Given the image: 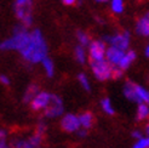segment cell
<instances>
[{
	"label": "cell",
	"mask_w": 149,
	"mask_h": 148,
	"mask_svg": "<svg viewBox=\"0 0 149 148\" xmlns=\"http://www.w3.org/2000/svg\"><path fill=\"white\" fill-rule=\"evenodd\" d=\"M78 79L80 81V84L83 85V87L85 89L86 91H90V84H88V81H87V78L85 74H79L78 75Z\"/></svg>",
	"instance_id": "obj_25"
},
{
	"label": "cell",
	"mask_w": 149,
	"mask_h": 148,
	"mask_svg": "<svg viewBox=\"0 0 149 148\" xmlns=\"http://www.w3.org/2000/svg\"><path fill=\"white\" fill-rule=\"evenodd\" d=\"M149 117V108L148 106L141 103L138 106V110H137V120H143L146 118Z\"/></svg>",
	"instance_id": "obj_16"
},
{
	"label": "cell",
	"mask_w": 149,
	"mask_h": 148,
	"mask_svg": "<svg viewBox=\"0 0 149 148\" xmlns=\"http://www.w3.org/2000/svg\"><path fill=\"white\" fill-rule=\"evenodd\" d=\"M45 131H46V125H45V123L40 121L38 125H36V129H35V132H34V134H36V135H39V136H42V137H44V135H45Z\"/></svg>",
	"instance_id": "obj_26"
},
{
	"label": "cell",
	"mask_w": 149,
	"mask_h": 148,
	"mask_svg": "<svg viewBox=\"0 0 149 148\" xmlns=\"http://www.w3.org/2000/svg\"><path fill=\"white\" fill-rule=\"evenodd\" d=\"M5 136H6V134H5V131H3V130H0V140H4V138H5Z\"/></svg>",
	"instance_id": "obj_33"
},
{
	"label": "cell",
	"mask_w": 149,
	"mask_h": 148,
	"mask_svg": "<svg viewBox=\"0 0 149 148\" xmlns=\"http://www.w3.org/2000/svg\"><path fill=\"white\" fill-rule=\"evenodd\" d=\"M136 31L138 34L142 35H149V12H147L143 17H141L137 22Z\"/></svg>",
	"instance_id": "obj_12"
},
{
	"label": "cell",
	"mask_w": 149,
	"mask_h": 148,
	"mask_svg": "<svg viewBox=\"0 0 149 148\" xmlns=\"http://www.w3.org/2000/svg\"><path fill=\"white\" fill-rule=\"evenodd\" d=\"M29 39H31V33H28L26 31V28H23V27L16 28L12 38L7 39V40H5V41H3L1 44H0V50H18V51H22L27 46V44L29 43Z\"/></svg>",
	"instance_id": "obj_2"
},
{
	"label": "cell",
	"mask_w": 149,
	"mask_h": 148,
	"mask_svg": "<svg viewBox=\"0 0 149 148\" xmlns=\"http://www.w3.org/2000/svg\"><path fill=\"white\" fill-rule=\"evenodd\" d=\"M75 57L79 63H84L86 57H85V51L83 49V46H77L75 47Z\"/></svg>",
	"instance_id": "obj_21"
},
{
	"label": "cell",
	"mask_w": 149,
	"mask_h": 148,
	"mask_svg": "<svg viewBox=\"0 0 149 148\" xmlns=\"http://www.w3.org/2000/svg\"><path fill=\"white\" fill-rule=\"evenodd\" d=\"M92 72L95 74V77L101 81L108 80L111 78V64L106 61V60H101V61H90Z\"/></svg>",
	"instance_id": "obj_4"
},
{
	"label": "cell",
	"mask_w": 149,
	"mask_h": 148,
	"mask_svg": "<svg viewBox=\"0 0 149 148\" xmlns=\"http://www.w3.org/2000/svg\"><path fill=\"white\" fill-rule=\"evenodd\" d=\"M0 81H1L3 84H5V85H9V84H10L9 78L5 77V75H0Z\"/></svg>",
	"instance_id": "obj_28"
},
{
	"label": "cell",
	"mask_w": 149,
	"mask_h": 148,
	"mask_svg": "<svg viewBox=\"0 0 149 148\" xmlns=\"http://www.w3.org/2000/svg\"><path fill=\"white\" fill-rule=\"evenodd\" d=\"M106 55H107V61L111 66H119L121 62V60L124 58V56H125V52L123 50H119L114 46H111L107 50Z\"/></svg>",
	"instance_id": "obj_10"
},
{
	"label": "cell",
	"mask_w": 149,
	"mask_h": 148,
	"mask_svg": "<svg viewBox=\"0 0 149 148\" xmlns=\"http://www.w3.org/2000/svg\"><path fill=\"white\" fill-rule=\"evenodd\" d=\"M96 1H100V3H104V1H108V0H96Z\"/></svg>",
	"instance_id": "obj_36"
},
{
	"label": "cell",
	"mask_w": 149,
	"mask_h": 148,
	"mask_svg": "<svg viewBox=\"0 0 149 148\" xmlns=\"http://www.w3.org/2000/svg\"><path fill=\"white\" fill-rule=\"evenodd\" d=\"M106 52V45L103 41H92L90 44V61L104 60Z\"/></svg>",
	"instance_id": "obj_7"
},
{
	"label": "cell",
	"mask_w": 149,
	"mask_h": 148,
	"mask_svg": "<svg viewBox=\"0 0 149 148\" xmlns=\"http://www.w3.org/2000/svg\"><path fill=\"white\" fill-rule=\"evenodd\" d=\"M15 11L17 17L26 27L32 23V0H16Z\"/></svg>",
	"instance_id": "obj_3"
},
{
	"label": "cell",
	"mask_w": 149,
	"mask_h": 148,
	"mask_svg": "<svg viewBox=\"0 0 149 148\" xmlns=\"http://www.w3.org/2000/svg\"><path fill=\"white\" fill-rule=\"evenodd\" d=\"M51 100V95L47 92H39L34 97V100L31 102V108L33 110H40L46 108L49 102Z\"/></svg>",
	"instance_id": "obj_9"
},
{
	"label": "cell",
	"mask_w": 149,
	"mask_h": 148,
	"mask_svg": "<svg viewBox=\"0 0 149 148\" xmlns=\"http://www.w3.org/2000/svg\"><path fill=\"white\" fill-rule=\"evenodd\" d=\"M124 95L126 96V98H129L130 101H133V102H142L141 97L138 96L137 91H136V84L132 83V81L127 80L126 84L124 86Z\"/></svg>",
	"instance_id": "obj_11"
},
{
	"label": "cell",
	"mask_w": 149,
	"mask_h": 148,
	"mask_svg": "<svg viewBox=\"0 0 149 148\" xmlns=\"http://www.w3.org/2000/svg\"><path fill=\"white\" fill-rule=\"evenodd\" d=\"M42 64H44V67H45V69H46L47 75L49 77L54 75V63H52V61L50 60V58H47V57L44 58V60H42Z\"/></svg>",
	"instance_id": "obj_19"
},
{
	"label": "cell",
	"mask_w": 149,
	"mask_h": 148,
	"mask_svg": "<svg viewBox=\"0 0 149 148\" xmlns=\"http://www.w3.org/2000/svg\"><path fill=\"white\" fill-rule=\"evenodd\" d=\"M21 54L24 60L32 62V63L40 62L46 57L47 45H46L45 40H44L39 29H35V31H33L31 33L29 43L27 44V46L21 51Z\"/></svg>",
	"instance_id": "obj_1"
},
{
	"label": "cell",
	"mask_w": 149,
	"mask_h": 148,
	"mask_svg": "<svg viewBox=\"0 0 149 148\" xmlns=\"http://www.w3.org/2000/svg\"><path fill=\"white\" fill-rule=\"evenodd\" d=\"M101 105H102V108H103V110H104L106 113H108V114H114V109H113V107H111V105H110L109 98H103L102 102H101Z\"/></svg>",
	"instance_id": "obj_22"
},
{
	"label": "cell",
	"mask_w": 149,
	"mask_h": 148,
	"mask_svg": "<svg viewBox=\"0 0 149 148\" xmlns=\"http://www.w3.org/2000/svg\"><path fill=\"white\" fill-rule=\"evenodd\" d=\"M133 148H149V137L148 138H141L139 141L133 146Z\"/></svg>",
	"instance_id": "obj_27"
},
{
	"label": "cell",
	"mask_w": 149,
	"mask_h": 148,
	"mask_svg": "<svg viewBox=\"0 0 149 148\" xmlns=\"http://www.w3.org/2000/svg\"><path fill=\"white\" fill-rule=\"evenodd\" d=\"M61 128L65 132H73L77 131L80 128V120L79 118L75 117L74 114H67L63 117V119L61 120Z\"/></svg>",
	"instance_id": "obj_8"
},
{
	"label": "cell",
	"mask_w": 149,
	"mask_h": 148,
	"mask_svg": "<svg viewBox=\"0 0 149 148\" xmlns=\"http://www.w3.org/2000/svg\"><path fill=\"white\" fill-rule=\"evenodd\" d=\"M38 94H39V86L38 85H35V84L29 85L28 89H27V91H26V94H24V96H23V101L26 103L32 102Z\"/></svg>",
	"instance_id": "obj_14"
},
{
	"label": "cell",
	"mask_w": 149,
	"mask_h": 148,
	"mask_svg": "<svg viewBox=\"0 0 149 148\" xmlns=\"http://www.w3.org/2000/svg\"><path fill=\"white\" fill-rule=\"evenodd\" d=\"M79 120H80V125L84 126V129H90L95 124V115L91 112H85L79 117Z\"/></svg>",
	"instance_id": "obj_13"
},
{
	"label": "cell",
	"mask_w": 149,
	"mask_h": 148,
	"mask_svg": "<svg viewBox=\"0 0 149 148\" xmlns=\"http://www.w3.org/2000/svg\"><path fill=\"white\" fill-rule=\"evenodd\" d=\"M111 10L116 13H120L124 10V3L123 0H111Z\"/></svg>",
	"instance_id": "obj_20"
},
{
	"label": "cell",
	"mask_w": 149,
	"mask_h": 148,
	"mask_svg": "<svg viewBox=\"0 0 149 148\" xmlns=\"http://www.w3.org/2000/svg\"><path fill=\"white\" fill-rule=\"evenodd\" d=\"M12 146H13V148H40V147H36V146L32 145L29 141H22V140L15 141Z\"/></svg>",
	"instance_id": "obj_18"
},
{
	"label": "cell",
	"mask_w": 149,
	"mask_h": 148,
	"mask_svg": "<svg viewBox=\"0 0 149 148\" xmlns=\"http://www.w3.org/2000/svg\"><path fill=\"white\" fill-rule=\"evenodd\" d=\"M135 58H136V52H135V51H129V52L125 54L124 58L121 60L120 64H119V67H120L123 71L126 69L133 61H135Z\"/></svg>",
	"instance_id": "obj_15"
},
{
	"label": "cell",
	"mask_w": 149,
	"mask_h": 148,
	"mask_svg": "<svg viewBox=\"0 0 149 148\" xmlns=\"http://www.w3.org/2000/svg\"><path fill=\"white\" fill-rule=\"evenodd\" d=\"M146 131H147V134H148V136H149V124L146 126Z\"/></svg>",
	"instance_id": "obj_34"
},
{
	"label": "cell",
	"mask_w": 149,
	"mask_h": 148,
	"mask_svg": "<svg viewBox=\"0 0 149 148\" xmlns=\"http://www.w3.org/2000/svg\"><path fill=\"white\" fill-rule=\"evenodd\" d=\"M0 148H9V146L5 143L4 140H0Z\"/></svg>",
	"instance_id": "obj_32"
},
{
	"label": "cell",
	"mask_w": 149,
	"mask_h": 148,
	"mask_svg": "<svg viewBox=\"0 0 149 148\" xmlns=\"http://www.w3.org/2000/svg\"><path fill=\"white\" fill-rule=\"evenodd\" d=\"M63 112V103L57 95H51V100L47 107L45 108V115L49 118H55L62 114Z\"/></svg>",
	"instance_id": "obj_5"
},
{
	"label": "cell",
	"mask_w": 149,
	"mask_h": 148,
	"mask_svg": "<svg viewBox=\"0 0 149 148\" xmlns=\"http://www.w3.org/2000/svg\"><path fill=\"white\" fill-rule=\"evenodd\" d=\"M132 136L133 137H136V138H142V134H141V132H138V131H135V132H133V134H132Z\"/></svg>",
	"instance_id": "obj_31"
},
{
	"label": "cell",
	"mask_w": 149,
	"mask_h": 148,
	"mask_svg": "<svg viewBox=\"0 0 149 148\" xmlns=\"http://www.w3.org/2000/svg\"><path fill=\"white\" fill-rule=\"evenodd\" d=\"M62 1H63L64 5H74L77 0H62Z\"/></svg>",
	"instance_id": "obj_29"
},
{
	"label": "cell",
	"mask_w": 149,
	"mask_h": 148,
	"mask_svg": "<svg viewBox=\"0 0 149 148\" xmlns=\"http://www.w3.org/2000/svg\"><path fill=\"white\" fill-rule=\"evenodd\" d=\"M78 134H79L80 137H84V136H86L87 131H86V130H78Z\"/></svg>",
	"instance_id": "obj_30"
},
{
	"label": "cell",
	"mask_w": 149,
	"mask_h": 148,
	"mask_svg": "<svg viewBox=\"0 0 149 148\" xmlns=\"http://www.w3.org/2000/svg\"><path fill=\"white\" fill-rule=\"evenodd\" d=\"M123 77V69L119 66H111V78L119 79Z\"/></svg>",
	"instance_id": "obj_24"
},
{
	"label": "cell",
	"mask_w": 149,
	"mask_h": 148,
	"mask_svg": "<svg viewBox=\"0 0 149 148\" xmlns=\"http://www.w3.org/2000/svg\"><path fill=\"white\" fill-rule=\"evenodd\" d=\"M77 36H78V40H79V43H80L83 46H86L87 44L90 43V38H88V35H87L86 33H84V32L79 31V32L77 33Z\"/></svg>",
	"instance_id": "obj_23"
},
{
	"label": "cell",
	"mask_w": 149,
	"mask_h": 148,
	"mask_svg": "<svg viewBox=\"0 0 149 148\" xmlns=\"http://www.w3.org/2000/svg\"><path fill=\"white\" fill-rule=\"evenodd\" d=\"M136 91H137L138 96L141 97V100L147 102V103H149V91H147L146 89H143L142 86H139L137 84H136Z\"/></svg>",
	"instance_id": "obj_17"
},
{
	"label": "cell",
	"mask_w": 149,
	"mask_h": 148,
	"mask_svg": "<svg viewBox=\"0 0 149 148\" xmlns=\"http://www.w3.org/2000/svg\"><path fill=\"white\" fill-rule=\"evenodd\" d=\"M106 40H108L111 46H114L119 50L125 51L129 47V43H130V34L127 32H124L121 34H116L114 36H107Z\"/></svg>",
	"instance_id": "obj_6"
},
{
	"label": "cell",
	"mask_w": 149,
	"mask_h": 148,
	"mask_svg": "<svg viewBox=\"0 0 149 148\" xmlns=\"http://www.w3.org/2000/svg\"><path fill=\"white\" fill-rule=\"evenodd\" d=\"M146 55H147V56L149 57V46L147 47V51H146Z\"/></svg>",
	"instance_id": "obj_35"
}]
</instances>
